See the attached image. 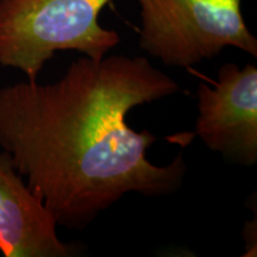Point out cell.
<instances>
[{"label": "cell", "mask_w": 257, "mask_h": 257, "mask_svg": "<svg viewBox=\"0 0 257 257\" xmlns=\"http://www.w3.org/2000/svg\"><path fill=\"white\" fill-rule=\"evenodd\" d=\"M179 91L146 57L82 56L53 83L0 88V147L57 225L85 229L127 193L165 197L184 184L182 154L153 165L156 136L126 121L136 106Z\"/></svg>", "instance_id": "cell-1"}, {"label": "cell", "mask_w": 257, "mask_h": 257, "mask_svg": "<svg viewBox=\"0 0 257 257\" xmlns=\"http://www.w3.org/2000/svg\"><path fill=\"white\" fill-rule=\"evenodd\" d=\"M111 0H0V66L35 81L56 51L76 50L101 60L120 42L99 24Z\"/></svg>", "instance_id": "cell-2"}, {"label": "cell", "mask_w": 257, "mask_h": 257, "mask_svg": "<svg viewBox=\"0 0 257 257\" xmlns=\"http://www.w3.org/2000/svg\"><path fill=\"white\" fill-rule=\"evenodd\" d=\"M140 47L169 67H188L233 47L257 56L242 0H138Z\"/></svg>", "instance_id": "cell-3"}, {"label": "cell", "mask_w": 257, "mask_h": 257, "mask_svg": "<svg viewBox=\"0 0 257 257\" xmlns=\"http://www.w3.org/2000/svg\"><path fill=\"white\" fill-rule=\"evenodd\" d=\"M195 134L212 152L239 166L257 162V68L225 63L213 86L198 88Z\"/></svg>", "instance_id": "cell-4"}, {"label": "cell", "mask_w": 257, "mask_h": 257, "mask_svg": "<svg viewBox=\"0 0 257 257\" xmlns=\"http://www.w3.org/2000/svg\"><path fill=\"white\" fill-rule=\"evenodd\" d=\"M56 220L29 188L3 150L0 153V251L5 257H72L79 249L64 243Z\"/></svg>", "instance_id": "cell-5"}]
</instances>
